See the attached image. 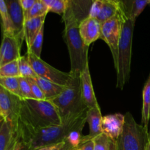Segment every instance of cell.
Segmentation results:
<instances>
[{"label": "cell", "instance_id": "obj_5", "mask_svg": "<svg viewBox=\"0 0 150 150\" xmlns=\"http://www.w3.org/2000/svg\"><path fill=\"white\" fill-rule=\"evenodd\" d=\"M136 21L124 16L122 31L118 46L117 71V87L122 89L130 79L131 67L132 41Z\"/></svg>", "mask_w": 150, "mask_h": 150}, {"label": "cell", "instance_id": "obj_30", "mask_svg": "<svg viewBox=\"0 0 150 150\" xmlns=\"http://www.w3.org/2000/svg\"><path fill=\"white\" fill-rule=\"evenodd\" d=\"M19 85L23 100L24 99H35L32 92L30 83L27 78L19 77Z\"/></svg>", "mask_w": 150, "mask_h": 150}, {"label": "cell", "instance_id": "obj_31", "mask_svg": "<svg viewBox=\"0 0 150 150\" xmlns=\"http://www.w3.org/2000/svg\"><path fill=\"white\" fill-rule=\"evenodd\" d=\"M49 12L63 16L66 10L65 0H54L48 7Z\"/></svg>", "mask_w": 150, "mask_h": 150}, {"label": "cell", "instance_id": "obj_45", "mask_svg": "<svg viewBox=\"0 0 150 150\" xmlns=\"http://www.w3.org/2000/svg\"><path fill=\"white\" fill-rule=\"evenodd\" d=\"M0 115H2V113H1V109H0ZM2 116H3V115H2Z\"/></svg>", "mask_w": 150, "mask_h": 150}, {"label": "cell", "instance_id": "obj_29", "mask_svg": "<svg viewBox=\"0 0 150 150\" xmlns=\"http://www.w3.org/2000/svg\"><path fill=\"white\" fill-rule=\"evenodd\" d=\"M43 35H44V26L40 29L38 35H37L36 38L34 42H32L30 48L27 49V53L32 54L36 57L40 58L41 52H42V42H43Z\"/></svg>", "mask_w": 150, "mask_h": 150}, {"label": "cell", "instance_id": "obj_2", "mask_svg": "<svg viewBox=\"0 0 150 150\" xmlns=\"http://www.w3.org/2000/svg\"><path fill=\"white\" fill-rule=\"evenodd\" d=\"M64 23V40L68 49L70 59V73L73 77H80L88 61V48L79 33V22L74 15L62 16Z\"/></svg>", "mask_w": 150, "mask_h": 150}, {"label": "cell", "instance_id": "obj_33", "mask_svg": "<svg viewBox=\"0 0 150 150\" xmlns=\"http://www.w3.org/2000/svg\"><path fill=\"white\" fill-rule=\"evenodd\" d=\"M103 2V0H93L88 16L97 18L102 8Z\"/></svg>", "mask_w": 150, "mask_h": 150}, {"label": "cell", "instance_id": "obj_8", "mask_svg": "<svg viewBox=\"0 0 150 150\" xmlns=\"http://www.w3.org/2000/svg\"><path fill=\"white\" fill-rule=\"evenodd\" d=\"M26 54L33 70L38 76L64 86H69L72 83L74 77L70 73H64L57 70L33 54L27 52Z\"/></svg>", "mask_w": 150, "mask_h": 150}, {"label": "cell", "instance_id": "obj_44", "mask_svg": "<svg viewBox=\"0 0 150 150\" xmlns=\"http://www.w3.org/2000/svg\"><path fill=\"white\" fill-rule=\"evenodd\" d=\"M110 1H116V2H118L119 0H110Z\"/></svg>", "mask_w": 150, "mask_h": 150}, {"label": "cell", "instance_id": "obj_36", "mask_svg": "<svg viewBox=\"0 0 150 150\" xmlns=\"http://www.w3.org/2000/svg\"><path fill=\"white\" fill-rule=\"evenodd\" d=\"M64 143H65V142H62V143L57 144H55V145H51V146H44V147L40 148V149L38 150H58L64 146Z\"/></svg>", "mask_w": 150, "mask_h": 150}, {"label": "cell", "instance_id": "obj_11", "mask_svg": "<svg viewBox=\"0 0 150 150\" xmlns=\"http://www.w3.org/2000/svg\"><path fill=\"white\" fill-rule=\"evenodd\" d=\"M125 124V115L114 114L103 117L101 122L102 133L114 142L117 139L122 132Z\"/></svg>", "mask_w": 150, "mask_h": 150}, {"label": "cell", "instance_id": "obj_14", "mask_svg": "<svg viewBox=\"0 0 150 150\" xmlns=\"http://www.w3.org/2000/svg\"><path fill=\"white\" fill-rule=\"evenodd\" d=\"M7 5L8 13L10 18L13 22L16 37L23 42L24 40L23 37V24H24V17L23 12L21 7L19 0H4Z\"/></svg>", "mask_w": 150, "mask_h": 150}, {"label": "cell", "instance_id": "obj_20", "mask_svg": "<svg viewBox=\"0 0 150 150\" xmlns=\"http://www.w3.org/2000/svg\"><path fill=\"white\" fill-rule=\"evenodd\" d=\"M150 121V74L143 89V106L142 112V125L148 129Z\"/></svg>", "mask_w": 150, "mask_h": 150}, {"label": "cell", "instance_id": "obj_22", "mask_svg": "<svg viewBox=\"0 0 150 150\" xmlns=\"http://www.w3.org/2000/svg\"><path fill=\"white\" fill-rule=\"evenodd\" d=\"M119 10L120 5L118 2L110 0H103L102 8L97 19L102 23L115 16L119 13Z\"/></svg>", "mask_w": 150, "mask_h": 150}, {"label": "cell", "instance_id": "obj_15", "mask_svg": "<svg viewBox=\"0 0 150 150\" xmlns=\"http://www.w3.org/2000/svg\"><path fill=\"white\" fill-rule=\"evenodd\" d=\"M86 122L89 126V133L83 136V143L92 141L95 137L102 134L101 122L103 116L100 108H88L86 111Z\"/></svg>", "mask_w": 150, "mask_h": 150}, {"label": "cell", "instance_id": "obj_41", "mask_svg": "<svg viewBox=\"0 0 150 150\" xmlns=\"http://www.w3.org/2000/svg\"><path fill=\"white\" fill-rule=\"evenodd\" d=\"M4 120H4V117H3L2 115H0V122H2L4 121Z\"/></svg>", "mask_w": 150, "mask_h": 150}, {"label": "cell", "instance_id": "obj_23", "mask_svg": "<svg viewBox=\"0 0 150 150\" xmlns=\"http://www.w3.org/2000/svg\"><path fill=\"white\" fill-rule=\"evenodd\" d=\"M16 135V132L12 125L4 120L0 130V150H7Z\"/></svg>", "mask_w": 150, "mask_h": 150}, {"label": "cell", "instance_id": "obj_21", "mask_svg": "<svg viewBox=\"0 0 150 150\" xmlns=\"http://www.w3.org/2000/svg\"><path fill=\"white\" fill-rule=\"evenodd\" d=\"M0 22H1L2 35L5 34V35H13L16 37L13 22L10 18L7 5L4 0H0Z\"/></svg>", "mask_w": 150, "mask_h": 150}, {"label": "cell", "instance_id": "obj_16", "mask_svg": "<svg viewBox=\"0 0 150 150\" xmlns=\"http://www.w3.org/2000/svg\"><path fill=\"white\" fill-rule=\"evenodd\" d=\"M47 15L29 19L24 21L23 24V37L28 48H30L32 42L36 38L40 29L44 26Z\"/></svg>", "mask_w": 150, "mask_h": 150}, {"label": "cell", "instance_id": "obj_38", "mask_svg": "<svg viewBox=\"0 0 150 150\" xmlns=\"http://www.w3.org/2000/svg\"><path fill=\"white\" fill-rule=\"evenodd\" d=\"M64 142H65V143H64V146L58 150H73V146H72V145L70 144L67 140H65Z\"/></svg>", "mask_w": 150, "mask_h": 150}, {"label": "cell", "instance_id": "obj_17", "mask_svg": "<svg viewBox=\"0 0 150 150\" xmlns=\"http://www.w3.org/2000/svg\"><path fill=\"white\" fill-rule=\"evenodd\" d=\"M93 0H65V13L74 15L79 22L89 16Z\"/></svg>", "mask_w": 150, "mask_h": 150}, {"label": "cell", "instance_id": "obj_3", "mask_svg": "<svg viewBox=\"0 0 150 150\" xmlns=\"http://www.w3.org/2000/svg\"><path fill=\"white\" fill-rule=\"evenodd\" d=\"M18 123L35 128L62 125L57 108L51 101L24 99L21 100Z\"/></svg>", "mask_w": 150, "mask_h": 150}, {"label": "cell", "instance_id": "obj_18", "mask_svg": "<svg viewBox=\"0 0 150 150\" xmlns=\"http://www.w3.org/2000/svg\"><path fill=\"white\" fill-rule=\"evenodd\" d=\"M120 8L127 17L136 21L150 0H119Z\"/></svg>", "mask_w": 150, "mask_h": 150}, {"label": "cell", "instance_id": "obj_46", "mask_svg": "<svg viewBox=\"0 0 150 150\" xmlns=\"http://www.w3.org/2000/svg\"><path fill=\"white\" fill-rule=\"evenodd\" d=\"M149 140H150V132H149Z\"/></svg>", "mask_w": 150, "mask_h": 150}, {"label": "cell", "instance_id": "obj_24", "mask_svg": "<svg viewBox=\"0 0 150 150\" xmlns=\"http://www.w3.org/2000/svg\"><path fill=\"white\" fill-rule=\"evenodd\" d=\"M18 78L19 77L0 78V86L23 100L21 93Z\"/></svg>", "mask_w": 150, "mask_h": 150}, {"label": "cell", "instance_id": "obj_43", "mask_svg": "<svg viewBox=\"0 0 150 150\" xmlns=\"http://www.w3.org/2000/svg\"><path fill=\"white\" fill-rule=\"evenodd\" d=\"M4 121H2V122H0V130H1V127H2L3 123H4Z\"/></svg>", "mask_w": 150, "mask_h": 150}, {"label": "cell", "instance_id": "obj_6", "mask_svg": "<svg viewBox=\"0 0 150 150\" xmlns=\"http://www.w3.org/2000/svg\"><path fill=\"white\" fill-rule=\"evenodd\" d=\"M149 142L148 129L138 124L130 112L126 113L122 132L116 142V150H146Z\"/></svg>", "mask_w": 150, "mask_h": 150}, {"label": "cell", "instance_id": "obj_28", "mask_svg": "<svg viewBox=\"0 0 150 150\" xmlns=\"http://www.w3.org/2000/svg\"><path fill=\"white\" fill-rule=\"evenodd\" d=\"M6 77H20L18 60H15L0 67V78Z\"/></svg>", "mask_w": 150, "mask_h": 150}, {"label": "cell", "instance_id": "obj_42", "mask_svg": "<svg viewBox=\"0 0 150 150\" xmlns=\"http://www.w3.org/2000/svg\"><path fill=\"white\" fill-rule=\"evenodd\" d=\"M146 150H150V140H149V143H148L147 147H146Z\"/></svg>", "mask_w": 150, "mask_h": 150}, {"label": "cell", "instance_id": "obj_37", "mask_svg": "<svg viewBox=\"0 0 150 150\" xmlns=\"http://www.w3.org/2000/svg\"><path fill=\"white\" fill-rule=\"evenodd\" d=\"M14 150H25L24 146H23V143L19 140L18 138L17 139V141H16V144H15Z\"/></svg>", "mask_w": 150, "mask_h": 150}, {"label": "cell", "instance_id": "obj_34", "mask_svg": "<svg viewBox=\"0 0 150 150\" xmlns=\"http://www.w3.org/2000/svg\"><path fill=\"white\" fill-rule=\"evenodd\" d=\"M38 0H19L23 13L29 11Z\"/></svg>", "mask_w": 150, "mask_h": 150}, {"label": "cell", "instance_id": "obj_35", "mask_svg": "<svg viewBox=\"0 0 150 150\" xmlns=\"http://www.w3.org/2000/svg\"><path fill=\"white\" fill-rule=\"evenodd\" d=\"M94 149V143L93 141H88L82 144L79 145L76 148L73 150H93Z\"/></svg>", "mask_w": 150, "mask_h": 150}, {"label": "cell", "instance_id": "obj_27", "mask_svg": "<svg viewBox=\"0 0 150 150\" xmlns=\"http://www.w3.org/2000/svg\"><path fill=\"white\" fill-rule=\"evenodd\" d=\"M18 62L19 73H20L21 77L34 79L38 76L33 70V68L29 62L27 54H26V55L21 56L18 59Z\"/></svg>", "mask_w": 150, "mask_h": 150}, {"label": "cell", "instance_id": "obj_13", "mask_svg": "<svg viewBox=\"0 0 150 150\" xmlns=\"http://www.w3.org/2000/svg\"><path fill=\"white\" fill-rule=\"evenodd\" d=\"M81 90L83 100L88 108H100L97 100L89 72V62L81 73Z\"/></svg>", "mask_w": 150, "mask_h": 150}, {"label": "cell", "instance_id": "obj_7", "mask_svg": "<svg viewBox=\"0 0 150 150\" xmlns=\"http://www.w3.org/2000/svg\"><path fill=\"white\" fill-rule=\"evenodd\" d=\"M124 13L121 10L111 18L101 23V35L100 39L103 40L109 47L113 56L114 66L117 62L118 46L122 31L124 22Z\"/></svg>", "mask_w": 150, "mask_h": 150}, {"label": "cell", "instance_id": "obj_25", "mask_svg": "<svg viewBox=\"0 0 150 150\" xmlns=\"http://www.w3.org/2000/svg\"><path fill=\"white\" fill-rule=\"evenodd\" d=\"M48 12H49V10H48V6L42 1L38 0L29 11L23 13L24 21L26 20H29V19L47 15Z\"/></svg>", "mask_w": 150, "mask_h": 150}, {"label": "cell", "instance_id": "obj_39", "mask_svg": "<svg viewBox=\"0 0 150 150\" xmlns=\"http://www.w3.org/2000/svg\"><path fill=\"white\" fill-rule=\"evenodd\" d=\"M17 133H16V135L15 136V137L13 138V139L12 140L11 143H10V146H9V147L7 148V150H14V147H15V144H16V141H17Z\"/></svg>", "mask_w": 150, "mask_h": 150}, {"label": "cell", "instance_id": "obj_10", "mask_svg": "<svg viewBox=\"0 0 150 150\" xmlns=\"http://www.w3.org/2000/svg\"><path fill=\"white\" fill-rule=\"evenodd\" d=\"M22 42L16 37L3 34L0 45V67L9 62L18 60L21 55Z\"/></svg>", "mask_w": 150, "mask_h": 150}, {"label": "cell", "instance_id": "obj_26", "mask_svg": "<svg viewBox=\"0 0 150 150\" xmlns=\"http://www.w3.org/2000/svg\"><path fill=\"white\" fill-rule=\"evenodd\" d=\"M93 150H116V142L105 134L99 135L93 139Z\"/></svg>", "mask_w": 150, "mask_h": 150}, {"label": "cell", "instance_id": "obj_32", "mask_svg": "<svg viewBox=\"0 0 150 150\" xmlns=\"http://www.w3.org/2000/svg\"><path fill=\"white\" fill-rule=\"evenodd\" d=\"M27 79L29 80V83H30L31 89H32V92L34 96V98L36 100H45V97L43 92L40 89L39 85L37 83V82L34 80V79H32V78H27Z\"/></svg>", "mask_w": 150, "mask_h": 150}, {"label": "cell", "instance_id": "obj_9", "mask_svg": "<svg viewBox=\"0 0 150 150\" xmlns=\"http://www.w3.org/2000/svg\"><path fill=\"white\" fill-rule=\"evenodd\" d=\"M21 100L20 98L0 86V109L5 121L12 125L16 132L20 117Z\"/></svg>", "mask_w": 150, "mask_h": 150}, {"label": "cell", "instance_id": "obj_40", "mask_svg": "<svg viewBox=\"0 0 150 150\" xmlns=\"http://www.w3.org/2000/svg\"><path fill=\"white\" fill-rule=\"evenodd\" d=\"M41 1H43V2L45 3L47 6H48V7H49V5L51 4V2H52L54 0H41Z\"/></svg>", "mask_w": 150, "mask_h": 150}, {"label": "cell", "instance_id": "obj_4", "mask_svg": "<svg viewBox=\"0 0 150 150\" xmlns=\"http://www.w3.org/2000/svg\"><path fill=\"white\" fill-rule=\"evenodd\" d=\"M50 101L57 108L62 122L80 117L88 110L82 98L80 77H74L60 95Z\"/></svg>", "mask_w": 150, "mask_h": 150}, {"label": "cell", "instance_id": "obj_1", "mask_svg": "<svg viewBox=\"0 0 150 150\" xmlns=\"http://www.w3.org/2000/svg\"><path fill=\"white\" fill-rule=\"evenodd\" d=\"M86 112L76 118L42 128H35L18 123L16 133L23 143L25 150H38L44 146L55 145L64 142L71 132L83 130L86 122Z\"/></svg>", "mask_w": 150, "mask_h": 150}, {"label": "cell", "instance_id": "obj_19", "mask_svg": "<svg viewBox=\"0 0 150 150\" xmlns=\"http://www.w3.org/2000/svg\"><path fill=\"white\" fill-rule=\"evenodd\" d=\"M34 80L37 82V83L42 89L45 95V100H51L54 99V98L60 95L66 88V86L59 85L39 76L34 78Z\"/></svg>", "mask_w": 150, "mask_h": 150}, {"label": "cell", "instance_id": "obj_12", "mask_svg": "<svg viewBox=\"0 0 150 150\" xmlns=\"http://www.w3.org/2000/svg\"><path fill=\"white\" fill-rule=\"evenodd\" d=\"M79 33L86 46L100 38L101 23L97 18L86 17L79 23Z\"/></svg>", "mask_w": 150, "mask_h": 150}]
</instances>
